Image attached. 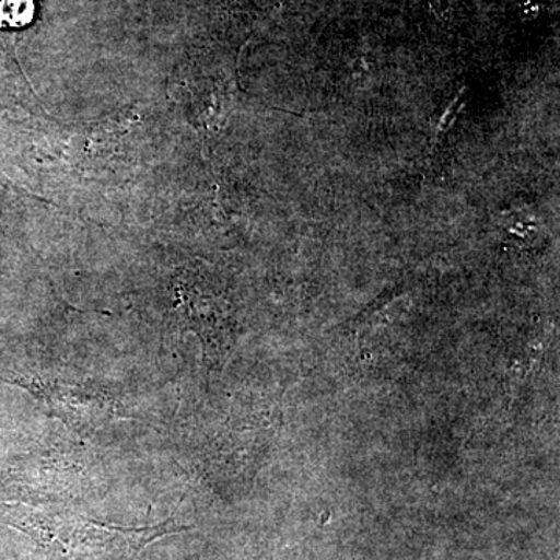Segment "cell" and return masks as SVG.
Returning a JSON list of instances; mask_svg holds the SVG:
<instances>
[{"mask_svg":"<svg viewBox=\"0 0 560 560\" xmlns=\"http://www.w3.org/2000/svg\"><path fill=\"white\" fill-rule=\"evenodd\" d=\"M10 523L38 541L54 560H135L143 548L187 529L173 521L143 528H121L90 518L43 514L11 508Z\"/></svg>","mask_w":560,"mask_h":560,"instance_id":"1","label":"cell"},{"mask_svg":"<svg viewBox=\"0 0 560 560\" xmlns=\"http://www.w3.org/2000/svg\"><path fill=\"white\" fill-rule=\"evenodd\" d=\"M5 378L13 385L27 389L49 407L51 415L61 419L75 433L94 431L103 422L116 418V404L103 390L86 386L68 385L35 375L11 374Z\"/></svg>","mask_w":560,"mask_h":560,"instance_id":"2","label":"cell"},{"mask_svg":"<svg viewBox=\"0 0 560 560\" xmlns=\"http://www.w3.org/2000/svg\"><path fill=\"white\" fill-rule=\"evenodd\" d=\"M35 16V0H0V28H21Z\"/></svg>","mask_w":560,"mask_h":560,"instance_id":"3","label":"cell"}]
</instances>
